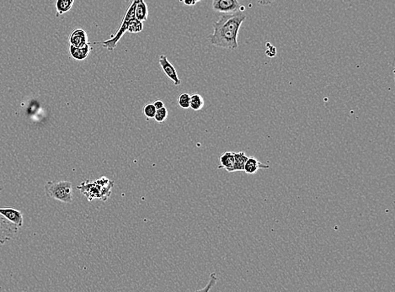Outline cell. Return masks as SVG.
I'll list each match as a JSON object with an SVG mask.
<instances>
[{
    "instance_id": "1",
    "label": "cell",
    "mask_w": 395,
    "mask_h": 292,
    "mask_svg": "<svg viewBox=\"0 0 395 292\" xmlns=\"http://www.w3.org/2000/svg\"><path fill=\"white\" fill-rule=\"evenodd\" d=\"M246 17V14L240 10L221 14L218 20L213 24V33L209 35L211 44L229 50L238 48V31Z\"/></svg>"
},
{
    "instance_id": "2",
    "label": "cell",
    "mask_w": 395,
    "mask_h": 292,
    "mask_svg": "<svg viewBox=\"0 0 395 292\" xmlns=\"http://www.w3.org/2000/svg\"><path fill=\"white\" fill-rule=\"evenodd\" d=\"M114 186V181L107 177H100V179L91 181L86 180L77 187L83 195L86 196L89 201L95 199L106 201L111 195V189Z\"/></svg>"
},
{
    "instance_id": "3",
    "label": "cell",
    "mask_w": 395,
    "mask_h": 292,
    "mask_svg": "<svg viewBox=\"0 0 395 292\" xmlns=\"http://www.w3.org/2000/svg\"><path fill=\"white\" fill-rule=\"evenodd\" d=\"M45 192L47 197L61 202L72 203L74 200L73 184L69 181H48L45 184Z\"/></svg>"
},
{
    "instance_id": "4",
    "label": "cell",
    "mask_w": 395,
    "mask_h": 292,
    "mask_svg": "<svg viewBox=\"0 0 395 292\" xmlns=\"http://www.w3.org/2000/svg\"><path fill=\"white\" fill-rule=\"evenodd\" d=\"M136 3H137V0H133L132 4L127 8L124 18L122 19V24L120 25L119 29L117 30V33L115 35H112L111 38L106 40V41H102V42H95V43H100L103 47L107 49L109 51H113L114 49L117 47L118 41L122 39L125 33L127 32L128 24L130 23L131 20L135 18V13L134 12H135Z\"/></svg>"
},
{
    "instance_id": "5",
    "label": "cell",
    "mask_w": 395,
    "mask_h": 292,
    "mask_svg": "<svg viewBox=\"0 0 395 292\" xmlns=\"http://www.w3.org/2000/svg\"><path fill=\"white\" fill-rule=\"evenodd\" d=\"M19 227L0 214V246L15 238Z\"/></svg>"
},
{
    "instance_id": "6",
    "label": "cell",
    "mask_w": 395,
    "mask_h": 292,
    "mask_svg": "<svg viewBox=\"0 0 395 292\" xmlns=\"http://www.w3.org/2000/svg\"><path fill=\"white\" fill-rule=\"evenodd\" d=\"M212 9L222 14H231L240 10L238 0H212Z\"/></svg>"
},
{
    "instance_id": "7",
    "label": "cell",
    "mask_w": 395,
    "mask_h": 292,
    "mask_svg": "<svg viewBox=\"0 0 395 292\" xmlns=\"http://www.w3.org/2000/svg\"><path fill=\"white\" fill-rule=\"evenodd\" d=\"M159 63H160V67L162 68L163 72L167 75L169 79H171L174 82V84L176 85H180L182 84V80L179 79L176 69L172 63L169 62L168 58L165 55H161L159 59Z\"/></svg>"
},
{
    "instance_id": "8",
    "label": "cell",
    "mask_w": 395,
    "mask_h": 292,
    "mask_svg": "<svg viewBox=\"0 0 395 292\" xmlns=\"http://www.w3.org/2000/svg\"><path fill=\"white\" fill-rule=\"evenodd\" d=\"M0 214L9 222H13L18 227L23 226V214L21 211L13 208H0Z\"/></svg>"
},
{
    "instance_id": "9",
    "label": "cell",
    "mask_w": 395,
    "mask_h": 292,
    "mask_svg": "<svg viewBox=\"0 0 395 292\" xmlns=\"http://www.w3.org/2000/svg\"><path fill=\"white\" fill-rule=\"evenodd\" d=\"M69 43L76 47H80L89 43L86 31L81 28L75 29L69 36Z\"/></svg>"
},
{
    "instance_id": "10",
    "label": "cell",
    "mask_w": 395,
    "mask_h": 292,
    "mask_svg": "<svg viewBox=\"0 0 395 292\" xmlns=\"http://www.w3.org/2000/svg\"><path fill=\"white\" fill-rule=\"evenodd\" d=\"M91 50H92V47L90 46V43L80 46V47H76L73 45H69V53H70L71 57L77 61H83V60L86 59L90 54Z\"/></svg>"
},
{
    "instance_id": "11",
    "label": "cell",
    "mask_w": 395,
    "mask_h": 292,
    "mask_svg": "<svg viewBox=\"0 0 395 292\" xmlns=\"http://www.w3.org/2000/svg\"><path fill=\"white\" fill-rule=\"evenodd\" d=\"M234 153L232 151H226L224 153L219 157V165L218 169H225L227 172H233V165L235 161Z\"/></svg>"
},
{
    "instance_id": "12",
    "label": "cell",
    "mask_w": 395,
    "mask_h": 292,
    "mask_svg": "<svg viewBox=\"0 0 395 292\" xmlns=\"http://www.w3.org/2000/svg\"><path fill=\"white\" fill-rule=\"evenodd\" d=\"M260 168H263V169L269 168V166L268 165L263 164L260 161H258L255 157H248V159H247L246 162L244 164V171L245 173H249V174H254V173H257L258 170L260 169Z\"/></svg>"
},
{
    "instance_id": "13",
    "label": "cell",
    "mask_w": 395,
    "mask_h": 292,
    "mask_svg": "<svg viewBox=\"0 0 395 292\" xmlns=\"http://www.w3.org/2000/svg\"><path fill=\"white\" fill-rule=\"evenodd\" d=\"M135 18L140 21H146L149 17V8L144 0H137L135 6Z\"/></svg>"
},
{
    "instance_id": "14",
    "label": "cell",
    "mask_w": 395,
    "mask_h": 292,
    "mask_svg": "<svg viewBox=\"0 0 395 292\" xmlns=\"http://www.w3.org/2000/svg\"><path fill=\"white\" fill-rule=\"evenodd\" d=\"M75 0H55V7L57 10V16L68 13L73 8Z\"/></svg>"
},
{
    "instance_id": "15",
    "label": "cell",
    "mask_w": 395,
    "mask_h": 292,
    "mask_svg": "<svg viewBox=\"0 0 395 292\" xmlns=\"http://www.w3.org/2000/svg\"><path fill=\"white\" fill-rule=\"evenodd\" d=\"M234 157H235V161H234V165H233V172L244 171V164L248 159L245 152L243 151L235 152Z\"/></svg>"
},
{
    "instance_id": "16",
    "label": "cell",
    "mask_w": 395,
    "mask_h": 292,
    "mask_svg": "<svg viewBox=\"0 0 395 292\" xmlns=\"http://www.w3.org/2000/svg\"><path fill=\"white\" fill-rule=\"evenodd\" d=\"M204 100L202 96L199 94H194L191 95V101H190V108L193 109V111H200L204 106Z\"/></svg>"
},
{
    "instance_id": "17",
    "label": "cell",
    "mask_w": 395,
    "mask_h": 292,
    "mask_svg": "<svg viewBox=\"0 0 395 292\" xmlns=\"http://www.w3.org/2000/svg\"><path fill=\"white\" fill-rule=\"evenodd\" d=\"M143 30H144L143 22L138 20L136 18L131 20L130 23L128 24V28H127V31L130 33H139L143 31Z\"/></svg>"
},
{
    "instance_id": "18",
    "label": "cell",
    "mask_w": 395,
    "mask_h": 292,
    "mask_svg": "<svg viewBox=\"0 0 395 292\" xmlns=\"http://www.w3.org/2000/svg\"><path fill=\"white\" fill-rule=\"evenodd\" d=\"M167 117H168V110L164 106L162 108L159 109V110L156 111V113H155L154 118L159 123H162V122H165V120L167 119Z\"/></svg>"
},
{
    "instance_id": "19",
    "label": "cell",
    "mask_w": 395,
    "mask_h": 292,
    "mask_svg": "<svg viewBox=\"0 0 395 292\" xmlns=\"http://www.w3.org/2000/svg\"><path fill=\"white\" fill-rule=\"evenodd\" d=\"M190 101H191V95L187 93H183L178 98V104L183 109L190 108Z\"/></svg>"
},
{
    "instance_id": "20",
    "label": "cell",
    "mask_w": 395,
    "mask_h": 292,
    "mask_svg": "<svg viewBox=\"0 0 395 292\" xmlns=\"http://www.w3.org/2000/svg\"><path fill=\"white\" fill-rule=\"evenodd\" d=\"M156 111L157 110L155 108V106H154V103L147 104L146 106H144V109H143V112H144V115L146 116V117L150 118V119L155 117Z\"/></svg>"
},
{
    "instance_id": "21",
    "label": "cell",
    "mask_w": 395,
    "mask_h": 292,
    "mask_svg": "<svg viewBox=\"0 0 395 292\" xmlns=\"http://www.w3.org/2000/svg\"><path fill=\"white\" fill-rule=\"evenodd\" d=\"M274 1H276V0H257L258 3L263 6L270 5L273 3Z\"/></svg>"
},
{
    "instance_id": "22",
    "label": "cell",
    "mask_w": 395,
    "mask_h": 292,
    "mask_svg": "<svg viewBox=\"0 0 395 292\" xmlns=\"http://www.w3.org/2000/svg\"><path fill=\"white\" fill-rule=\"evenodd\" d=\"M186 5H195L198 3V0H181Z\"/></svg>"
},
{
    "instance_id": "23",
    "label": "cell",
    "mask_w": 395,
    "mask_h": 292,
    "mask_svg": "<svg viewBox=\"0 0 395 292\" xmlns=\"http://www.w3.org/2000/svg\"><path fill=\"white\" fill-rule=\"evenodd\" d=\"M154 106H155L156 110H159V109L164 107V106H165V104H164V102L161 101V100H156L155 103H154Z\"/></svg>"
},
{
    "instance_id": "24",
    "label": "cell",
    "mask_w": 395,
    "mask_h": 292,
    "mask_svg": "<svg viewBox=\"0 0 395 292\" xmlns=\"http://www.w3.org/2000/svg\"><path fill=\"white\" fill-rule=\"evenodd\" d=\"M2 184H3V183H2V181H1V179H0V189H1V186H2Z\"/></svg>"
},
{
    "instance_id": "25",
    "label": "cell",
    "mask_w": 395,
    "mask_h": 292,
    "mask_svg": "<svg viewBox=\"0 0 395 292\" xmlns=\"http://www.w3.org/2000/svg\"><path fill=\"white\" fill-rule=\"evenodd\" d=\"M198 1H200V0H198Z\"/></svg>"
}]
</instances>
